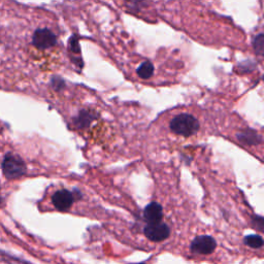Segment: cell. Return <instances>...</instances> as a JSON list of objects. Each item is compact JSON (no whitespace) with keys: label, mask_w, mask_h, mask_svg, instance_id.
<instances>
[{"label":"cell","mask_w":264,"mask_h":264,"mask_svg":"<svg viewBox=\"0 0 264 264\" xmlns=\"http://www.w3.org/2000/svg\"><path fill=\"white\" fill-rule=\"evenodd\" d=\"M171 130L177 135L189 137L199 130V122L192 115L180 114L171 121Z\"/></svg>","instance_id":"6da1fadb"},{"label":"cell","mask_w":264,"mask_h":264,"mask_svg":"<svg viewBox=\"0 0 264 264\" xmlns=\"http://www.w3.org/2000/svg\"><path fill=\"white\" fill-rule=\"evenodd\" d=\"M32 43L39 50L51 49L57 43V36L47 28L37 29L32 36Z\"/></svg>","instance_id":"3957f363"},{"label":"cell","mask_w":264,"mask_h":264,"mask_svg":"<svg viewBox=\"0 0 264 264\" xmlns=\"http://www.w3.org/2000/svg\"><path fill=\"white\" fill-rule=\"evenodd\" d=\"M253 45H254V50H255L256 54L259 55V56H262L263 50H264V35H263V33H259L258 35H256V37L254 38V41H253Z\"/></svg>","instance_id":"7c38bea8"},{"label":"cell","mask_w":264,"mask_h":264,"mask_svg":"<svg viewBox=\"0 0 264 264\" xmlns=\"http://www.w3.org/2000/svg\"><path fill=\"white\" fill-rule=\"evenodd\" d=\"M138 264H145V263H138Z\"/></svg>","instance_id":"9a60e30c"},{"label":"cell","mask_w":264,"mask_h":264,"mask_svg":"<svg viewBox=\"0 0 264 264\" xmlns=\"http://www.w3.org/2000/svg\"><path fill=\"white\" fill-rule=\"evenodd\" d=\"M75 196L71 192L67 190H59L52 197V202L54 206L60 210V212H65L68 210L71 205L74 204Z\"/></svg>","instance_id":"8992f818"},{"label":"cell","mask_w":264,"mask_h":264,"mask_svg":"<svg viewBox=\"0 0 264 264\" xmlns=\"http://www.w3.org/2000/svg\"><path fill=\"white\" fill-rule=\"evenodd\" d=\"M52 86H53V88H54L55 90L60 91V90H62V89L65 87V83H64V81H63L62 79H60L59 77H54V78L52 79Z\"/></svg>","instance_id":"4fadbf2b"},{"label":"cell","mask_w":264,"mask_h":264,"mask_svg":"<svg viewBox=\"0 0 264 264\" xmlns=\"http://www.w3.org/2000/svg\"><path fill=\"white\" fill-rule=\"evenodd\" d=\"M137 76L142 80L150 79L154 74V66L150 61L142 62L136 69Z\"/></svg>","instance_id":"9c48e42d"},{"label":"cell","mask_w":264,"mask_h":264,"mask_svg":"<svg viewBox=\"0 0 264 264\" xmlns=\"http://www.w3.org/2000/svg\"><path fill=\"white\" fill-rule=\"evenodd\" d=\"M145 235L151 242L160 243L170 236L171 229L165 223L159 221L154 223H149L143 229Z\"/></svg>","instance_id":"277c9868"},{"label":"cell","mask_w":264,"mask_h":264,"mask_svg":"<svg viewBox=\"0 0 264 264\" xmlns=\"http://www.w3.org/2000/svg\"><path fill=\"white\" fill-rule=\"evenodd\" d=\"M2 204H3V198H2V196H0V205Z\"/></svg>","instance_id":"5bb4252c"},{"label":"cell","mask_w":264,"mask_h":264,"mask_svg":"<svg viewBox=\"0 0 264 264\" xmlns=\"http://www.w3.org/2000/svg\"><path fill=\"white\" fill-rule=\"evenodd\" d=\"M216 247H217V244H216L215 238L209 235H200L192 241L190 249L193 253L206 255L212 254Z\"/></svg>","instance_id":"5b68a950"},{"label":"cell","mask_w":264,"mask_h":264,"mask_svg":"<svg viewBox=\"0 0 264 264\" xmlns=\"http://www.w3.org/2000/svg\"><path fill=\"white\" fill-rule=\"evenodd\" d=\"M92 120H93V116L91 113H89L87 111H82L80 113V115L78 116V118L76 119L75 122L78 127H86V126L90 125Z\"/></svg>","instance_id":"8fae6325"},{"label":"cell","mask_w":264,"mask_h":264,"mask_svg":"<svg viewBox=\"0 0 264 264\" xmlns=\"http://www.w3.org/2000/svg\"><path fill=\"white\" fill-rule=\"evenodd\" d=\"M237 138L242 143H245V145H257V143L260 141V137L257 134V132L251 129H247L239 132L237 134Z\"/></svg>","instance_id":"ba28073f"},{"label":"cell","mask_w":264,"mask_h":264,"mask_svg":"<svg viewBox=\"0 0 264 264\" xmlns=\"http://www.w3.org/2000/svg\"><path fill=\"white\" fill-rule=\"evenodd\" d=\"M244 243H245V245H247L253 249H259L263 246V238L260 235L252 234V235H248L245 237Z\"/></svg>","instance_id":"30bf717a"},{"label":"cell","mask_w":264,"mask_h":264,"mask_svg":"<svg viewBox=\"0 0 264 264\" xmlns=\"http://www.w3.org/2000/svg\"><path fill=\"white\" fill-rule=\"evenodd\" d=\"M3 171L7 179L15 180L25 175L26 165L19 156L9 153L3 162Z\"/></svg>","instance_id":"7a4b0ae2"},{"label":"cell","mask_w":264,"mask_h":264,"mask_svg":"<svg viewBox=\"0 0 264 264\" xmlns=\"http://www.w3.org/2000/svg\"><path fill=\"white\" fill-rule=\"evenodd\" d=\"M143 216H145V219L149 223L159 222L163 217V208L159 203L151 202L143 210Z\"/></svg>","instance_id":"52a82bcc"}]
</instances>
